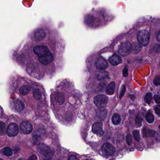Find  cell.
<instances>
[{
    "label": "cell",
    "mask_w": 160,
    "mask_h": 160,
    "mask_svg": "<svg viewBox=\"0 0 160 160\" xmlns=\"http://www.w3.org/2000/svg\"><path fill=\"white\" fill-rule=\"evenodd\" d=\"M4 154L7 156H11L12 155V151L10 147H6L4 148L3 150Z\"/></svg>",
    "instance_id": "18"
},
{
    "label": "cell",
    "mask_w": 160,
    "mask_h": 160,
    "mask_svg": "<svg viewBox=\"0 0 160 160\" xmlns=\"http://www.w3.org/2000/svg\"></svg>",
    "instance_id": "31"
},
{
    "label": "cell",
    "mask_w": 160,
    "mask_h": 160,
    "mask_svg": "<svg viewBox=\"0 0 160 160\" xmlns=\"http://www.w3.org/2000/svg\"><path fill=\"white\" fill-rule=\"evenodd\" d=\"M159 129H160V125H159Z\"/></svg>",
    "instance_id": "30"
},
{
    "label": "cell",
    "mask_w": 160,
    "mask_h": 160,
    "mask_svg": "<svg viewBox=\"0 0 160 160\" xmlns=\"http://www.w3.org/2000/svg\"><path fill=\"white\" fill-rule=\"evenodd\" d=\"M112 122L115 125H119L121 122V118L118 114H114L112 117Z\"/></svg>",
    "instance_id": "14"
},
{
    "label": "cell",
    "mask_w": 160,
    "mask_h": 160,
    "mask_svg": "<svg viewBox=\"0 0 160 160\" xmlns=\"http://www.w3.org/2000/svg\"><path fill=\"white\" fill-rule=\"evenodd\" d=\"M6 132V125L2 121H0V134L4 135Z\"/></svg>",
    "instance_id": "17"
},
{
    "label": "cell",
    "mask_w": 160,
    "mask_h": 160,
    "mask_svg": "<svg viewBox=\"0 0 160 160\" xmlns=\"http://www.w3.org/2000/svg\"><path fill=\"white\" fill-rule=\"evenodd\" d=\"M156 39L157 42L160 43V30L158 32L156 36Z\"/></svg>",
    "instance_id": "25"
},
{
    "label": "cell",
    "mask_w": 160,
    "mask_h": 160,
    "mask_svg": "<svg viewBox=\"0 0 160 160\" xmlns=\"http://www.w3.org/2000/svg\"><path fill=\"white\" fill-rule=\"evenodd\" d=\"M146 120L148 123H153L154 122V116L151 113H148L146 116Z\"/></svg>",
    "instance_id": "16"
},
{
    "label": "cell",
    "mask_w": 160,
    "mask_h": 160,
    "mask_svg": "<svg viewBox=\"0 0 160 160\" xmlns=\"http://www.w3.org/2000/svg\"><path fill=\"white\" fill-rule=\"evenodd\" d=\"M123 75H124V77H127L128 76V70L126 68H125L124 70V71H123Z\"/></svg>",
    "instance_id": "27"
},
{
    "label": "cell",
    "mask_w": 160,
    "mask_h": 160,
    "mask_svg": "<svg viewBox=\"0 0 160 160\" xmlns=\"http://www.w3.org/2000/svg\"><path fill=\"white\" fill-rule=\"evenodd\" d=\"M138 43L142 47L147 46L150 40L149 32L146 29H142L138 31L137 34Z\"/></svg>",
    "instance_id": "3"
},
{
    "label": "cell",
    "mask_w": 160,
    "mask_h": 160,
    "mask_svg": "<svg viewBox=\"0 0 160 160\" xmlns=\"http://www.w3.org/2000/svg\"><path fill=\"white\" fill-rule=\"evenodd\" d=\"M155 113L157 115L160 116V105H157L154 108Z\"/></svg>",
    "instance_id": "23"
},
{
    "label": "cell",
    "mask_w": 160,
    "mask_h": 160,
    "mask_svg": "<svg viewBox=\"0 0 160 160\" xmlns=\"http://www.w3.org/2000/svg\"><path fill=\"white\" fill-rule=\"evenodd\" d=\"M15 108L18 111H22L25 109V104L22 101L17 100L15 101L14 104Z\"/></svg>",
    "instance_id": "11"
},
{
    "label": "cell",
    "mask_w": 160,
    "mask_h": 160,
    "mask_svg": "<svg viewBox=\"0 0 160 160\" xmlns=\"http://www.w3.org/2000/svg\"><path fill=\"white\" fill-rule=\"evenodd\" d=\"M126 140V142H127V144L129 146L132 145V142H133V140H132V137L131 134H129L127 135Z\"/></svg>",
    "instance_id": "22"
},
{
    "label": "cell",
    "mask_w": 160,
    "mask_h": 160,
    "mask_svg": "<svg viewBox=\"0 0 160 160\" xmlns=\"http://www.w3.org/2000/svg\"><path fill=\"white\" fill-rule=\"evenodd\" d=\"M108 101V98L107 96L103 94H99L95 97L94 102L98 108L103 109L107 105Z\"/></svg>",
    "instance_id": "5"
},
{
    "label": "cell",
    "mask_w": 160,
    "mask_h": 160,
    "mask_svg": "<svg viewBox=\"0 0 160 160\" xmlns=\"http://www.w3.org/2000/svg\"><path fill=\"white\" fill-rule=\"evenodd\" d=\"M153 82L156 85H160V74L157 75L154 77Z\"/></svg>",
    "instance_id": "21"
},
{
    "label": "cell",
    "mask_w": 160,
    "mask_h": 160,
    "mask_svg": "<svg viewBox=\"0 0 160 160\" xmlns=\"http://www.w3.org/2000/svg\"><path fill=\"white\" fill-rule=\"evenodd\" d=\"M95 65L98 70H104L108 67V63L104 57L100 55H98L95 56Z\"/></svg>",
    "instance_id": "4"
},
{
    "label": "cell",
    "mask_w": 160,
    "mask_h": 160,
    "mask_svg": "<svg viewBox=\"0 0 160 160\" xmlns=\"http://www.w3.org/2000/svg\"><path fill=\"white\" fill-rule=\"evenodd\" d=\"M33 95L34 98L36 100H40L42 98V96L41 92L40 91V90L38 89H36L34 91V92H33Z\"/></svg>",
    "instance_id": "15"
},
{
    "label": "cell",
    "mask_w": 160,
    "mask_h": 160,
    "mask_svg": "<svg viewBox=\"0 0 160 160\" xmlns=\"http://www.w3.org/2000/svg\"><path fill=\"white\" fill-rule=\"evenodd\" d=\"M152 94L151 93H148L146 94L145 97V101L147 103L150 104L152 101Z\"/></svg>",
    "instance_id": "20"
},
{
    "label": "cell",
    "mask_w": 160,
    "mask_h": 160,
    "mask_svg": "<svg viewBox=\"0 0 160 160\" xmlns=\"http://www.w3.org/2000/svg\"><path fill=\"white\" fill-rule=\"evenodd\" d=\"M102 151L105 155H112L115 152V149L111 144L106 142L102 145Z\"/></svg>",
    "instance_id": "6"
},
{
    "label": "cell",
    "mask_w": 160,
    "mask_h": 160,
    "mask_svg": "<svg viewBox=\"0 0 160 160\" xmlns=\"http://www.w3.org/2000/svg\"><path fill=\"white\" fill-rule=\"evenodd\" d=\"M109 62L112 65L116 66L122 63V60L120 56L116 54H113L109 59Z\"/></svg>",
    "instance_id": "10"
},
{
    "label": "cell",
    "mask_w": 160,
    "mask_h": 160,
    "mask_svg": "<svg viewBox=\"0 0 160 160\" xmlns=\"http://www.w3.org/2000/svg\"><path fill=\"white\" fill-rule=\"evenodd\" d=\"M115 90V83L114 82H112L106 88V93L108 95H112L114 94Z\"/></svg>",
    "instance_id": "12"
},
{
    "label": "cell",
    "mask_w": 160,
    "mask_h": 160,
    "mask_svg": "<svg viewBox=\"0 0 160 160\" xmlns=\"http://www.w3.org/2000/svg\"><path fill=\"white\" fill-rule=\"evenodd\" d=\"M68 160H76L77 158L74 155H72V156H70V157L68 158Z\"/></svg>",
    "instance_id": "28"
},
{
    "label": "cell",
    "mask_w": 160,
    "mask_h": 160,
    "mask_svg": "<svg viewBox=\"0 0 160 160\" xmlns=\"http://www.w3.org/2000/svg\"><path fill=\"white\" fill-rule=\"evenodd\" d=\"M19 132L18 126L15 123H11L8 125L7 128L8 135L9 137H14L18 135Z\"/></svg>",
    "instance_id": "7"
},
{
    "label": "cell",
    "mask_w": 160,
    "mask_h": 160,
    "mask_svg": "<svg viewBox=\"0 0 160 160\" xmlns=\"http://www.w3.org/2000/svg\"><path fill=\"white\" fill-rule=\"evenodd\" d=\"M30 92H31V88L28 85H23L19 89L20 94H21L22 95H27L30 93Z\"/></svg>",
    "instance_id": "13"
},
{
    "label": "cell",
    "mask_w": 160,
    "mask_h": 160,
    "mask_svg": "<svg viewBox=\"0 0 160 160\" xmlns=\"http://www.w3.org/2000/svg\"><path fill=\"white\" fill-rule=\"evenodd\" d=\"M29 159L30 160H36L37 157L35 155H32L31 157L29 158Z\"/></svg>",
    "instance_id": "29"
},
{
    "label": "cell",
    "mask_w": 160,
    "mask_h": 160,
    "mask_svg": "<svg viewBox=\"0 0 160 160\" xmlns=\"http://www.w3.org/2000/svg\"><path fill=\"white\" fill-rule=\"evenodd\" d=\"M114 15L107 8H98L93 9L84 17V24L90 29L101 28L108 25L114 19Z\"/></svg>",
    "instance_id": "2"
},
{
    "label": "cell",
    "mask_w": 160,
    "mask_h": 160,
    "mask_svg": "<svg viewBox=\"0 0 160 160\" xmlns=\"http://www.w3.org/2000/svg\"><path fill=\"white\" fill-rule=\"evenodd\" d=\"M92 130L95 134L99 137L102 136L104 134V130L102 129V123L100 122L94 123L92 125Z\"/></svg>",
    "instance_id": "8"
},
{
    "label": "cell",
    "mask_w": 160,
    "mask_h": 160,
    "mask_svg": "<svg viewBox=\"0 0 160 160\" xmlns=\"http://www.w3.org/2000/svg\"><path fill=\"white\" fill-rule=\"evenodd\" d=\"M154 99L155 102L158 104L160 103V97L158 95H155L154 96Z\"/></svg>",
    "instance_id": "24"
},
{
    "label": "cell",
    "mask_w": 160,
    "mask_h": 160,
    "mask_svg": "<svg viewBox=\"0 0 160 160\" xmlns=\"http://www.w3.org/2000/svg\"><path fill=\"white\" fill-rule=\"evenodd\" d=\"M133 137H134V139H135L137 141H140V137L139 130H134V131L133 132Z\"/></svg>",
    "instance_id": "19"
},
{
    "label": "cell",
    "mask_w": 160,
    "mask_h": 160,
    "mask_svg": "<svg viewBox=\"0 0 160 160\" xmlns=\"http://www.w3.org/2000/svg\"><path fill=\"white\" fill-rule=\"evenodd\" d=\"M141 119L140 116H137L136 119V123L137 124H139V123H141Z\"/></svg>",
    "instance_id": "26"
},
{
    "label": "cell",
    "mask_w": 160,
    "mask_h": 160,
    "mask_svg": "<svg viewBox=\"0 0 160 160\" xmlns=\"http://www.w3.org/2000/svg\"><path fill=\"white\" fill-rule=\"evenodd\" d=\"M20 130L25 134H29L32 130V126L28 121H24L21 125Z\"/></svg>",
    "instance_id": "9"
},
{
    "label": "cell",
    "mask_w": 160,
    "mask_h": 160,
    "mask_svg": "<svg viewBox=\"0 0 160 160\" xmlns=\"http://www.w3.org/2000/svg\"><path fill=\"white\" fill-rule=\"evenodd\" d=\"M21 44V56L42 69L52 70L62 61L66 42L51 19H42Z\"/></svg>",
    "instance_id": "1"
}]
</instances>
